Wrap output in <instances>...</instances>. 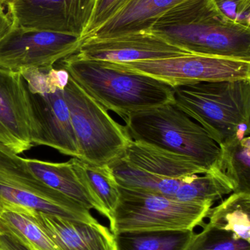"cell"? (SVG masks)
Wrapping results in <instances>:
<instances>
[{
    "instance_id": "3957f363",
    "label": "cell",
    "mask_w": 250,
    "mask_h": 250,
    "mask_svg": "<svg viewBox=\"0 0 250 250\" xmlns=\"http://www.w3.org/2000/svg\"><path fill=\"white\" fill-rule=\"evenodd\" d=\"M174 104L219 146L250 136V79L175 86Z\"/></svg>"
},
{
    "instance_id": "cb8c5ba5",
    "label": "cell",
    "mask_w": 250,
    "mask_h": 250,
    "mask_svg": "<svg viewBox=\"0 0 250 250\" xmlns=\"http://www.w3.org/2000/svg\"><path fill=\"white\" fill-rule=\"evenodd\" d=\"M201 233L195 235L189 250H250V243L230 232L204 224Z\"/></svg>"
},
{
    "instance_id": "9a60e30c",
    "label": "cell",
    "mask_w": 250,
    "mask_h": 250,
    "mask_svg": "<svg viewBox=\"0 0 250 250\" xmlns=\"http://www.w3.org/2000/svg\"><path fill=\"white\" fill-rule=\"evenodd\" d=\"M120 157L137 170L164 178H182L208 171L190 157L133 140Z\"/></svg>"
},
{
    "instance_id": "30bf717a",
    "label": "cell",
    "mask_w": 250,
    "mask_h": 250,
    "mask_svg": "<svg viewBox=\"0 0 250 250\" xmlns=\"http://www.w3.org/2000/svg\"><path fill=\"white\" fill-rule=\"evenodd\" d=\"M95 0H17L9 4L15 27L38 29L82 40Z\"/></svg>"
},
{
    "instance_id": "4316f807",
    "label": "cell",
    "mask_w": 250,
    "mask_h": 250,
    "mask_svg": "<svg viewBox=\"0 0 250 250\" xmlns=\"http://www.w3.org/2000/svg\"><path fill=\"white\" fill-rule=\"evenodd\" d=\"M0 250H28L16 238L0 228Z\"/></svg>"
},
{
    "instance_id": "f546056e",
    "label": "cell",
    "mask_w": 250,
    "mask_h": 250,
    "mask_svg": "<svg viewBox=\"0 0 250 250\" xmlns=\"http://www.w3.org/2000/svg\"><path fill=\"white\" fill-rule=\"evenodd\" d=\"M3 208H4V207H3L2 204L0 202V214H1V211H2Z\"/></svg>"
},
{
    "instance_id": "44dd1931",
    "label": "cell",
    "mask_w": 250,
    "mask_h": 250,
    "mask_svg": "<svg viewBox=\"0 0 250 250\" xmlns=\"http://www.w3.org/2000/svg\"><path fill=\"white\" fill-rule=\"evenodd\" d=\"M234 191L235 186L231 181L216 167L203 174L189 176L174 198L183 202L213 204Z\"/></svg>"
},
{
    "instance_id": "f1b7e54d",
    "label": "cell",
    "mask_w": 250,
    "mask_h": 250,
    "mask_svg": "<svg viewBox=\"0 0 250 250\" xmlns=\"http://www.w3.org/2000/svg\"><path fill=\"white\" fill-rule=\"evenodd\" d=\"M16 1H17V0H0V3L4 4V5H8L9 4H11V3Z\"/></svg>"
},
{
    "instance_id": "4fadbf2b",
    "label": "cell",
    "mask_w": 250,
    "mask_h": 250,
    "mask_svg": "<svg viewBox=\"0 0 250 250\" xmlns=\"http://www.w3.org/2000/svg\"><path fill=\"white\" fill-rule=\"evenodd\" d=\"M0 146L16 154L34 147L26 83L19 72L0 68Z\"/></svg>"
},
{
    "instance_id": "7402d4cb",
    "label": "cell",
    "mask_w": 250,
    "mask_h": 250,
    "mask_svg": "<svg viewBox=\"0 0 250 250\" xmlns=\"http://www.w3.org/2000/svg\"><path fill=\"white\" fill-rule=\"evenodd\" d=\"M0 228L16 238L28 250H57L46 233L38 226L32 211L3 207Z\"/></svg>"
},
{
    "instance_id": "83f0119b",
    "label": "cell",
    "mask_w": 250,
    "mask_h": 250,
    "mask_svg": "<svg viewBox=\"0 0 250 250\" xmlns=\"http://www.w3.org/2000/svg\"><path fill=\"white\" fill-rule=\"evenodd\" d=\"M4 4L0 3V42L12 30L13 21L8 12L4 11Z\"/></svg>"
},
{
    "instance_id": "2e32d148",
    "label": "cell",
    "mask_w": 250,
    "mask_h": 250,
    "mask_svg": "<svg viewBox=\"0 0 250 250\" xmlns=\"http://www.w3.org/2000/svg\"><path fill=\"white\" fill-rule=\"evenodd\" d=\"M183 1L184 0H132L124 8L84 39L110 38L149 30L161 15Z\"/></svg>"
},
{
    "instance_id": "5bb4252c",
    "label": "cell",
    "mask_w": 250,
    "mask_h": 250,
    "mask_svg": "<svg viewBox=\"0 0 250 250\" xmlns=\"http://www.w3.org/2000/svg\"><path fill=\"white\" fill-rule=\"evenodd\" d=\"M57 250H116L114 235L98 222L85 223L32 211Z\"/></svg>"
},
{
    "instance_id": "277c9868",
    "label": "cell",
    "mask_w": 250,
    "mask_h": 250,
    "mask_svg": "<svg viewBox=\"0 0 250 250\" xmlns=\"http://www.w3.org/2000/svg\"><path fill=\"white\" fill-rule=\"evenodd\" d=\"M123 120L133 141L190 157L208 170L217 167L218 144L174 103L132 113Z\"/></svg>"
},
{
    "instance_id": "52a82bcc",
    "label": "cell",
    "mask_w": 250,
    "mask_h": 250,
    "mask_svg": "<svg viewBox=\"0 0 250 250\" xmlns=\"http://www.w3.org/2000/svg\"><path fill=\"white\" fill-rule=\"evenodd\" d=\"M0 202L70 220L95 223L91 210L40 180L29 168L24 158L0 146Z\"/></svg>"
},
{
    "instance_id": "603a6c76",
    "label": "cell",
    "mask_w": 250,
    "mask_h": 250,
    "mask_svg": "<svg viewBox=\"0 0 250 250\" xmlns=\"http://www.w3.org/2000/svg\"><path fill=\"white\" fill-rule=\"evenodd\" d=\"M217 167L234 185L233 192L250 193V137L219 146Z\"/></svg>"
},
{
    "instance_id": "9c48e42d",
    "label": "cell",
    "mask_w": 250,
    "mask_h": 250,
    "mask_svg": "<svg viewBox=\"0 0 250 250\" xmlns=\"http://www.w3.org/2000/svg\"><path fill=\"white\" fill-rule=\"evenodd\" d=\"M82 41L72 35L13 26L0 42V68H52L54 63L76 53Z\"/></svg>"
},
{
    "instance_id": "5b68a950",
    "label": "cell",
    "mask_w": 250,
    "mask_h": 250,
    "mask_svg": "<svg viewBox=\"0 0 250 250\" xmlns=\"http://www.w3.org/2000/svg\"><path fill=\"white\" fill-rule=\"evenodd\" d=\"M110 220L113 234L124 231L194 230L204 225L213 204L183 202L160 194L119 186Z\"/></svg>"
},
{
    "instance_id": "7c38bea8",
    "label": "cell",
    "mask_w": 250,
    "mask_h": 250,
    "mask_svg": "<svg viewBox=\"0 0 250 250\" xmlns=\"http://www.w3.org/2000/svg\"><path fill=\"white\" fill-rule=\"evenodd\" d=\"M75 55L85 60L129 63L192 54L150 30L82 40Z\"/></svg>"
},
{
    "instance_id": "ba28073f",
    "label": "cell",
    "mask_w": 250,
    "mask_h": 250,
    "mask_svg": "<svg viewBox=\"0 0 250 250\" xmlns=\"http://www.w3.org/2000/svg\"><path fill=\"white\" fill-rule=\"evenodd\" d=\"M116 64L155 78L173 87L200 82L250 79V62L199 54Z\"/></svg>"
},
{
    "instance_id": "d6986e66",
    "label": "cell",
    "mask_w": 250,
    "mask_h": 250,
    "mask_svg": "<svg viewBox=\"0 0 250 250\" xmlns=\"http://www.w3.org/2000/svg\"><path fill=\"white\" fill-rule=\"evenodd\" d=\"M114 235L116 250H189L194 230L124 231Z\"/></svg>"
},
{
    "instance_id": "8992f818",
    "label": "cell",
    "mask_w": 250,
    "mask_h": 250,
    "mask_svg": "<svg viewBox=\"0 0 250 250\" xmlns=\"http://www.w3.org/2000/svg\"><path fill=\"white\" fill-rule=\"evenodd\" d=\"M64 96L79 150V159L95 166L110 165L129 146L126 127L69 77Z\"/></svg>"
},
{
    "instance_id": "6da1fadb",
    "label": "cell",
    "mask_w": 250,
    "mask_h": 250,
    "mask_svg": "<svg viewBox=\"0 0 250 250\" xmlns=\"http://www.w3.org/2000/svg\"><path fill=\"white\" fill-rule=\"evenodd\" d=\"M149 30L190 54L250 62V28L225 19L211 0H184Z\"/></svg>"
},
{
    "instance_id": "484cf974",
    "label": "cell",
    "mask_w": 250,
    "mask_h": 250,
    "mask_svg": "<svg viewBox=\"0 0 250 250\" xmlns=\"http://www.w3.org/2000/svg\"><path fill=\"white\" fill-rule=\"evenodd\" d=\"M219 13L229 21L250 28V0H211Z\"/></svg>"
},
{
    "instance_id": "7a4b0ae2",
    "label": "cell",
    "mask_w": 250,
    "mask_h": 250,
    "mask_svg": "<svg viewBox=\"0 0 250 250\" xmlns=\"http://www.w3.org/2000/svg\"><path fill=\"white\" fill-rule=\"evenodd\" d=\"M61 61L62 68L87 94L123 120L132 113L174 103L173 86L116 63L85 60L75 54Z\"/></svg>"
},
{
    "instance_id": "ffe728a7",
    "label": "cell",
    "mask_w": 250,
    "mask_h": 250,
    "mask_svg": "<svg viewBox=\"0 0 250 250\" xmlns=\"http://www.w3.org/2000/svg\"><path fill=\"white\" fill-rule=\"evenodd\" d=\"M207 217L208 226L250 243V193L233 192L220 205L211 208Z\"/></svg>"
},
{
    "instance_id": "e0dca14e",
    "label": "cell",
    "mask_w": 250,
    "mask_h": 250,
    "mask_svg": "<svg viewBox=\"0 0 250 250\" xmlns=\"http://www.w3.org/2000/svg\"><path fill=\"white\" fill-rule=\"evenodd\" d=\"M32 173L51 189L76 201L88 209H95L106 217L102 207L91 196L82 185L70 160L66 163H51L36 159H24Z\"/></svg>"
},
{
    "instance_id": "d4e9b609",
    "label": "cell",
    "mask_w": 250,
    "mask_h": 250,
    "mask_svg": "<svg viewBox=\"0 0 250 250\" xmlns=\"http://www.w3.org/2000/svg\"><path fill=\"white\" fill-rule=\"evenodd\" d=\"M132 1V0H95V7L91 21L82 40L95 32Z\"/></svg>"
},
{
    "instance_id": "8fae6325",
    "label": "cell",
    "mask_w": 250,
    "mask_h": 250,
    "mask_svg": "<svg viewBox=\"0 0 250 250\" xmlns=\"http://www.w3.org/2000/svg\"><path fill=\"white\" fill-rule=\"evenodd\" d=\"M26 92L34 146H47L65 155L79 158L64 89L51 88L31 92L26 88Z\"/></svg>"
},
{
    "instance_id": "ac0fdd59",
    "label": "cell",
    "mask_w": 250,
    "mask_h": 250,
    "mask_svg": "<svg viewBox=\"0 0 250 250\" xmlns=\"http://www.w3.org/2000/svg\"><path fill=\"white\" fill-rule=\"evenodd\" d=\"M70 162L82 185L102 207L110 221L120 198L119 186L111 167L109 165L91 164L77 157H72Z\"/></svg>"
}]
</instances>
